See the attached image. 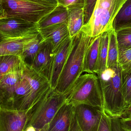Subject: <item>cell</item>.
Instances as JSON below:
<instances>
[{
    "label": "cell",
    "instance_id": "cell-17",
    "mask_svg": "<svg viewBox=\"0 0 131 131\" xmlns=\"http://www.w3.org/2000/svg\"><path fill=\"white\" fill-rule=\"evenodd\" d=\"M99 44L100 35L92 38L85 53L84 72L97 74Z\"/></svg>",
    "mask_w": 131,
    "mask_h": 131
},
{
    "label": "cell",
    "instance_id": "cell-34",
    "mask_svg": "<svg viewBox=\"0 0 131 131\" xmlns=\"http://www.w3.org/2000/svg\"><path fill=\"white\" fill-rule=\"evenodd\" d=\"M41 4H44L51 6H57L58 4L57 0H32Z\"/></svg>",
    "mask_w": 131,
    "mask_h": 131
},
{
    "label": "cell",
    "instance_id": "cell-21",
    "mask_svg": "<svg viewBox=\"0 0 131 131\" xmlns=\"http://www.w3.org/2000/svg\"><path fill=\"white\" fill-rule=\"evenodd\" d=\"M45 42L39 33L34 40L25 46L21 58L26 66L29 67L31 66Z\"/></svg>",
    "mask_w": 131,
    "mask_h": 131
},
{
    "label": "cell",
    "instance_id": "cell-37",
    "mask_svg": "<svg viewBox=\"0 0 131 131\" xmlns=\"http://www.w3.org/2000/svg\"><path fill=\"white\" fill-rule=\"evenodd\" d=\"M24 131H37V130L32 126H29L25 129Z\"/></svg>",
    "mask_w": 131,
    "mask_h": 131
},
{
    "label": "cell",
    "instance_id": "cell-31",
    "mask_svg": "<svg viewBox=\"0 0 131 131\" xmlns=\"http://www.w3.org/2000/svg\"><path fill=\"white\" fill-rule=\"evenodd\" d=\"M98 131H113L112 126V118L104 112Z\"/></svg>",
    "mask_w": 131,
    "mask_h": 131
},
{
    "label": "cell",
    "instance_id": "cell-6",
    "mask_svg": "<svg viewBox=\"0 0 131 131\" xmlns=\"http://www.w3.org/2000/svg\"><path fill=\"white\" fill-rule=\"evenodd\" d=\"M56 7L32 0H0V19L15 18L37 24Z\"/></svg>",
    "mask_w": 131,
    "mask_h": 131
},
{
    "label": "cell",
    "instance_id": "cell-11",
    "mask_svg": "<svg viewBox=\"0 0 131 131\" xmlns=\"http://www.w3.org/2000/svg\"><path fill=\"white\" fill-rule=\"evenodd\" d=\"M37 24L15 18L0 19L1 38L17 37L37 30Z\"/></svg>",
    "mask_w": 131,
    "mask_h": 131
},
{
    "label": "cell",
    "instance_id": "cell-32",
    "mask_svg": "<svg viewBox=\"0 0 131 131\" xmlns=\"http://www.w3.org/2000/svg\"><path fill=\"white\" fill-rule=\"evenodd\" d=\"M112 126L113 131H124L119 118H112Z\"/></svg>",
    "mask_w": 131,
    "mask_h": 131
},
{
    "label": "cell",
    "instance_id": "cell-15",
    "mask_svg": "<svg viewBox=\"0 0 131 131\" xmlns=\"http://www.w3.org/2000/svg\"><path fill=\"white\" fill-rule=\"evenodd\" d=\"M74 116L73 105L65 103L58 111L45 131H69Z\"/></svg>",
    "mask_w": 131,
    "mask_h": 131
},
{
    "label": "cell",
    "instance_id": "cell-27",
    "mask_svg": "<svg viewBox=\"0 0 131 131\" xmlns=\"http://www.w3.org/2000/svg\"><path fill=\"white\" fill-rule=\"evenodd\" d=\"M118 62L122 71L131 70V48H118Z\"/></svg>",
    "mask_w": 131,
    "mask_h": 131
},
{
    "label": "cell",
    "instance_id": "cell-1",
    "mask_svg": "<svg viewBox=\"0 0 131 131\" xmlns=\"http://www.w3.org/2000/svg\"><path fill=\"white\" fill-rule=\"evenodd\" d=\"M122 74L118 64L97 74L102 93L104 111L112 118H120L127 108L122 94Z\"/></svg>",
    "mask_w": 131,
    "mask_h": 131
},
{
    "label": "cell",
    "instance_id": "cell-5",
    "mask_svg": "<svg viewBox=\"0 0 131 131\" xmlns=\"http://www.w3.org/2000/svg\"><path fill=\"white\" fill-rule=\"evenodd\" d=\"M127 0H97L92 15L81 30L91 37L113 28L115 18Z\"/></svg>",
    "mask_w": 131,
    "mask_h": 131
},
{
    "label": "cell",
    "instance_id": "cell-28",
    "mask_svg": "<svg viewBox=\"0 0 131 131\" xmlns=\"http://www.w3.org/2000/svg\"><path fill=\"white\" fill-rule=\"evenodd\" d=\"M115 33L118 48H131V28L121 29Z\"/></svg>",
    "mask_w": 131,
    "mask_h": 131
},
{
    "label": "cell",
    "instance_id": "cell-7",
    "mask_svg": "<svg viewBox=\"0 0 131 131\" xmlns=\"http://www.w3.org/2000/svg\"><path fill=\"white\" fill-rule=\"evenodd\" d=\"M23 74L30 82L31 91L22 102L17 111H27L52 89L47 78L30 67L26 66Z\"/></svg>",
    "mask_w": 131,
    "mask_h": 131
},
{
    "label": "cell",
    "instance_id": "cell-16",
    "mask_svg": "<svg viewBox=\"0 0 131 131\" xmlns=\"http://www.w3.org/2000/svg\"><path fill=\"white\" fill-rule=\"evenodd\" d=\"M53 50L50 43L45 41L30 68L48 80Z\"/></svg>",
    "mask_w": 131,
    "mask_h": 131
},
{
    "label": "cell",
    "instance_id": "cell-33",
    "mask_svg": "<svg viewBox=\"0 0 131 131\" xmlns=\"http://www.w3.org/2000/svg\"><path fill=\"white\" fill-rule=\"evenodd\" d=\"M122 126L124 129H131V116L125 118H119Z\"/></svg>",
    "mask_w": 131,
    "mask_h": 131
},
{
    "label": "cell",
    "instance_id": "cell-35",
    "mask_svg": "<svg viewBox=\"0 0 131 131\" xmlns=\"http://www.w3.org/2000/svg\"><path fill=\"white\" fill-rule=\"evenodd\" d=\"M69 131H82L78 124L76 118L75 116L74 113Z\"/></svg>",
    "mask_w": 131,
    "mask_h": 131
},
{
    "label": "cell",
    "instance_id": "cell-22",
    "mask_svg": "<svg viewBox=\"0 0 131 131\" xmlns=\"http://www.w3.org/2000/svg\"><path fill=\"white\" fill-rule=\"evenodd\" d=\"M131 28V0H127L115 18L113 29L116 31Z\"/></svg>",
    "mask_w": 131,
    "mask_h": 131
},
{
    "label": "cell",
    "instance_id": "cell-38",
    "mask_svg": "<svg viewBox=\"0 0 131 131\" xmlns=\"http://www.w3.org/2000/svg\"><path fill=\"white\" fill-rule=\"evenodd\" d=\"M123 129H124V131H131V129H130V130H128V129H124L123 128Z\"/></svg>",
    "mask_w": 131,
    "mask_h": 131
},
{
    "label": "cell",
    "instance_id": "cell-25",
    "mask_svg": "<svg viewBox=\"0 0 131 131\" xmlns=\"http://www.w3.org/2000/svg\"><path fill=\"white\" fill-rule=\"evenodd\" d=\"M122 82L123 97L128 107L131 105V70L122 71Z\"/></svg>",
    "mask_w": 131,
    "mask_h": 131
},
{
    "label": "cell",
    "instance_id": "cell-23",
    "mask_svg": "<svg viewBox=\"0 0 131 131\" xmlns=\"http://www.w3.org/2000/svg\"><path fill=\"white\" fill-rule=\"evenodd\" d=\"M110 30L104 32L100 35L98 64L97 74H100L105 71L107 68V62L110 37Z\"/></svg>",
    "mask_w": 131,
    "mask_h": 131
},
{
    "label": "cell",
    "instance_id": "cell-30",
    "mask_svg": "<svg viewBox=\"0 0 131 131\" xmlns=\"http://www.w3.org/2000/svg\"><path fill=\"white\" fill-rule=\"evenodd\" d=\"M97 0H86L84 8V25L87 24L90 20Z\"/></svg>",
    "mask_w": 131,
    "mask_h": 131
},
{
    "label": "cell",
    "instance_id": "cell-24",
    "mask_svg": "<svg viewBox=\"0 0 131 131\" xmlns=\"http://www.w3.org/2000/svg\"><path fill=\"white\" fill-rule=\"evenodd\" d=\"M118 48L116 33L113 29L110 30L108 52L107 59V68H113L118 64Z\"/></svg>",
    "mask_w": 131,
    "mask_h": 131
},
{
    "label": "cell",
    "instance_id": "cell-2",
    "mask_svg": "<svg viewBox=\"0 0 131 131\" xmlns=\"http://www.w3.org/2000/svg\"><path fill=\"white\" fill-rule=\"evenodd\" d=\"M92 38L81 30L73 37L72 47L55 89L58 92L66 95L84 72L85 53Z\"/></svg>",
    "mask_w": 131,
    "mask_h": 131
},
{
    "label": "cell",
    "instance_id": "cell-29",
    "mask_svg": "<svg viewBox=\"0 0 131 131\" xmlns=\"http://www.w3.org/2000/svg\"><path fill=\"white\" fill-rule=\"evenodd\" d=\"M86 0H57L58 4L68 10L74 8H84Z\"/></svg>",
    "mask_w": 131,
    "mask_h": 131
},
{
    "label": "cell",
    "instance_id": "cell-19",
    "mask_svg": "<svg viewBox=\"0 0 131 131\" xmlns=\"http://www.w3.org/2000/svg\"><path fill=\"white\" fill-rule=\"evenodd\" d=\"M0 57V77L13 72L24 71L26 65L21 58L12 55Z\"/></svg>",
    "mask_w": 131,
    "mask_h": 131
},
{
    "label": "cell",
    "instance_id": "cell-36",
    "mask_svg": "<svg viewBox=\"0 0 131 131\" xmlns=\"http://www.w3.org/2000/svg\"><path fill=\"white\" fill-rule=\"evenodd\" d=\"M131 116V105L128 106L120 118H127Z\"/></svg>",
    "mask_w": 131,
    "mask_h": 131
},
{
    "label": "cell",
    "instance_id": "cell-12",
    "mask_svg": "<svg viewBox=\"0 0 131 131\" xmlns=\"http://www.w3.org/2000/svg\"><path fill=\"white\" fill-rule=\"evenodd\" d=\"M38 34V30L21 37L1 38L0 56L12 55L21 57L25 46L34 40Z\"/></svg>",
    "mask_w": 131,
    "mask_h": 131
},
{
    "label": "cell",
    "instance_id": "cell-4",
    "mask_svg": "<svg viewBox=\"0 0 131 131\" xmlns=\"http://www.w3.org/2000/svg\"><path fill=\"white\" fill-rule=\"evenodd\" d=\"M66 101L65 95L52 89L27 111L25 129L32 126L37 131H45L50 122L66 103Z\"/></svg>",
    "mask_w": 131,
    "mask_h": 131
},
{
    "label": "cell",
    "instance_id": "cell-3",
    "mask_svg": "<svg viewBox=\"0 0 131 131\" xmlns=\"http://www.w3.org/2000/svg\"><path fill=\"white\" fill-rule=\"evenodd\" d=\"M65 95L67 104L88 105L104 110L100 85L97 74H82Z\"/></svg>",
    "mask_w": 131,
    "mask_h": 131
},
{
    "label": "cell",
    "instance_id": "cell-26",
    "mask_svg": "<svg viewBox=\"0 0 131 131\" xmlns=\"http://www.w3.org/2000/svg\"><path fill=\"white\" fill-rule=\"evenodd\" d=\"M24 78L23 72H13L0 77V88H9L15 85Z\"/></svg>",
    "mask_w": 131,
    "mask_h": 131
},
{
    "label": "cell",
    "instance_id": "cell-9",
    "mask_svg": "<svg viewBox=\"0 0 131 131\" xmlns=\"http://www.w3.org/2000/svg\"><path fill=\"white\" fill-rule=\"evenodd\" d=\"M74 113L82 131H98L104 110L88 105H73Z\"/></svg>",
    "mask_w": 131,
    "mask_h": 131
},
{
    "label": "cell",
    "instance_id": "cell-13",
    "mask_svg": "<svg viewBox=\"0 0 131 131\" xmlns=\"http://www.w3.org/2000/svg\"><path fill=\"white\" fill-rule=\"evenodd\" d=\"M27 111L0 109V131H24Z\"/></svg>",
    "mask_w": 131,
    "mask_h": 131
},
{
    "label": "cell",
    "instance_id": "cell-14",
    "mask_svg": "<svg viewBox=\"0 0 131 131\" xmlns=\"http://www.w3.org/2000/svg\"><path fill=\"white\" fill-rule=\"evenodd\" d=\"M38 31L45 41L51 44L53 51L67 38L70 37L67 24L66 23L39 28Z\"/></svg>",
    "mask_w": 131,
    "mask_h": 131
},
{
    "label": "cell",
    "instance_id": "cell-18",
    "mask_svg": "<svg viewBox=\"0 0 131 131\" xmlns=\"http://www.w3.org/2000/svg\"><path fill=\"white\" fill-rule=\"evenodd\" d=\"M68 10L65 7L58 4L53 10L43 17L37 24L38 29L58 24H67Z\"/></svg>",
    "mask_w": 131,
    "mask_h": 131
},
{
    "label": "cell",
    "instance_id": "cell-10",
    "mask_svg": "<svg viewBox=\"0 0 131 131\" xmlns=\"http://www.w3.org/2000/svg\"><path fill=\"white\" fill-rule=\"evenodd\" d=\"M73 38H67L55 50L52 57L48 80L52 89H55L62 72L72 47Z\"/></svg>",
    "mask_w": 131,
    "mask_h": 131
},
{
    "label": "cell",
    "instance_id": "cell-20",
    "mask_svg": "<svg viewBox=\"0 0 131 131\" xmlns=\"http://www.w3.org/2000/svg\"><path fill=\"white\" fill-rule=\"evenodd\" d=\"M68 10L67 27L70 37L80 32L84 25V8H74Z\"/></svg>",
    "mask_w": 131,
    "mask_h": 131
},
{
    "label": "cell",
    "instance_id": "cell-8",
    "mask_svg": "<svg viewBox=\"0 0 131 131\" xmlns=\"http://www.w3.org/2000/svg\"><path fill=\"white\" fill-rule=\"evenodd\" d=\"M31 86L24 76L15 85L0 89V109L17 111L25 97L30 92Z\"/></svg>",
    "mask_w": 131,
    "mask_h": 131
}]
</instances>
